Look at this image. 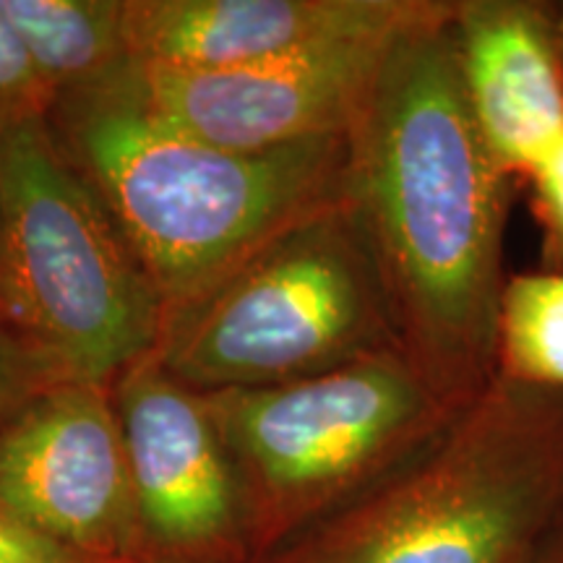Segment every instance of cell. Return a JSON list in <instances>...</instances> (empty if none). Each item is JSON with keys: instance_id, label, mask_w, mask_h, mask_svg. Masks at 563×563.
Instances as JSON below:
<instances>
[{"instance_id": "6da1fadb", "label": "cell", "mask_w": 563, "mask_h": 563, "mask_svg": "<svg viewBox=\"0 0 563 563\" xmlns=\"http://www.w3.org/2000/svg\"><path fill=\"white\" fill-rule=\"evenodd\" d=\"M454 0L386 45L347 133V196L399 350L454 410L496 378L504 230L514 178L477 129L452 40Z\"/></svg>"}, {"instance_id": "7a4b0ae2", "label": "cell", "mask_w": 563, "mask_h": 563, "mask_svg": "<svg viewBox=\"0 0 563 563\" xmlns=\"http://www.w3.org/2000/svg\"><path fill=\"white\" fill-rule=\"evenodd\" d=\"M47 129L144 266L165 316L347 191V136L220 150L152 108L136 60L60 95Z\"/></svg>"}, {"instance_id": "3957f363", "label": "cell", "mask_w": 563, "mask_h": 563, "mask_svg": "<svg viewBox=\"0 0 563 563\" xmlns=\"http://www.w3.org/2000/svg\"><path fill=\"white\" fill-rule=\"evenodd\" d=\"M563 532V391L493 378L410 460L258 563H540Z\"/></svg>"}, {"instance_id": "277c9868", "label": "cell", "mask_w": 563, "mask_h": 563, "mask_svg": "<svg viewBox=\"0 0 563 563\" xmlns=\"http://www.w3.org/2000/svg\"><path fill=\"white\" fill-rule=\"evenodd\" d=\"M399 350L376 253L347 196L167 313L157 361L191 389L300 382Z\"/></svg>"}, {"instance_id": "5b68a950", "label": "cell", "mask_w": 563, "mask_h": 563, "mask_svg": "<svg viewBox=\"0 0 563 563\" xmlns=\"http://www.w3.org/2000/svg\"><path fill=\"white\" fill-rule=\"evenodd\" d=\"M162 323L159 292L47 121L0 133V327L66 382L110 386Z\"/></svg>"}, {"instance_id": "8992f818", "label": "cell", "mask_w": 563, "mask_h": 563, "mask_svg": "<svg viewBox=\"0 0 563 563\" xmlns=\"http://www.w3.org/2000/svg\"><path fill=\"white\" fill-rule=\"evenodd\" d=\"M241 490L251 561L420 452L462 410L402 350L300 382L203 394Z\"/></svg>"}, {"instance_id": "52a82bcc", "label": "cell", "mask_w": 563, "mask_h": 563, "mask_svg": "<svg viewBox=\"0 0 563 563\" xmlns=\"http://www.w3.org/2000/svg\"><path fill=\"white\" fill-rule=\"evenodd\" d=\"M0 509L84 559H144L110 386L58 382L0 426Z\"/></svg>"}, {"instance_id": "ba28073f", "label": "cell", "mask_w": 563, "mask_h": 563, "mask_svg": "<svg viewBox=\"0 0 563 563\" xmlns=\"http://www.w3.org/2000/svg\"><path fill=\"white\" fill-rule=\"evenodd\" d=\"M144 559L253 563L241 490L203 394L146 352L110 384Z\"/></svg>"}, {"instance_id": "9c48e42d", "label": "cell", "mask_w": 563, "mask_h": 563, "mask_svg": "<svg viewBox=\"0 0 563 563\" xmlns=\"http://www.w3.org/2000/svg\"><path fill=\"white\" fill-rule=\"evenodd\" d=\"M397 34L235 68L136 63L152 108L175 129L220 150L269 152L347 136Z\"/></svg>"}, {"instance_id": "30bf717a", "label": "cell", "mask_w": 563, "mask_h": 563, "mask_svg": "<svg viewBox=\"0 0 563 563\" xmlns=\"http://www.w3.org/2000/svg\"><path fill=\"white\" fill-rule=\"evenodd\" d=\"M441 0H123L133 60L235 68L316 47L378 40L431 16Z\"/></svg>"}, {"instance_id": "8fae6325", "label": "cell", "mask_w": 563, "mask_h": 563, "mask_svg": "<svg viewBox=\"0 0 563 563\" xmlns=\"http://www.w3.org/2000/svg\"><path fill=\"white\" fill-rule=\"evenodd\" d=\"M452 40L485 144L527 178L563 136V0H454Z\"/></svg>"}, {"instance_id": "7c38bea8", "label": "cell", "mask_w": 563, "mask_h": 563, "mask_svg": "<svg viewBox=\"0 0 563 563\" xmlns=\"http://www.w3.org/2000/svg\"><path fill=\"white\" fill-rule=\"evenodd\" d=\"M0 9L55 100L133 60L123 0H0Z\"/></svg>"}, {"instance_id": "4fadbf2b", "label": "cell", "mask_w": 563, "mask_h": 563, "mask_svg": "<svg viewBox=\"0 0 563 563\" xmlns=\"http://www.w3.org/2000/svg\"><path fill=\"white\" fill-rule=\"evenodd\" d=\"M496 376L563 391V274L506 279L496 332Z\"/></svg>"}, {"instance_id": "5bb4252c", "label": "cell", "mask_w": 563, "mask_h": 563, "mask_svg": "<svg viewBox=\"0 0 563 563\" xmlns=\"http://www.w3.org/2000/svg\"><path fill=\"white\" fill-rule=\"evenodd\" d=\"M55 97L40 81L13 26L0 9V133L47 121Z\"/></svg>"}, {"instance_id": "9a60e30c", "label": "cell", "mask_w": 563, "mask_h": 563, "mask_svg": "<svg viewBox=\"0 0 563 563\" xmlns=\"http://www.w3.org/2000/svg\"><path fill=\"white\" fill-rule=\"evenodd\" d=\"M58 382H66V378L45 357L24 347L16 336L0 327V426L32 397Z\"/></svg>"}, {"instance_id": "2e32d148", "label": "cell", "mask_w": 563, "mask_h": 563, "mask_svg": "<svg viewBox=\"0 0 563 563\" xmlns=\"http://www.w3.org/2000/svg\"><path fill=\"white\" fill-rule=\"evenodd\" d=\"M527 180L532 183V203L543 228L548 272L563 274V136L548 150Z\"/></svg>"}, {"instance_id": "e0dca14e", "label": "cell", "mask_w": 563, "mask_h": 563, "mask_svg": "<svg viewBox=\"0 0 563 563\" xmlns=\"http://www.w3.org/2000/svg\"><path fill=\"white\" fill-rule=\"evenodd\" d=\"M0 563H97L0 509Z\"/></svg>"}, {"instance_id": "ac0fdd59", "label": "cell", "mask_w": 563, "mask_h": 563, "mask_svg": "<svg viewBox=\"0 0 563 563\" xmlns=\"http://www.w3.org/2000/svg\"><path fill=\"white\" fill-rule=\"evenodd\" d=\"M540 563H563V532L555 538V543L551 545V551L545 553V559Z\"/></svg>"}, {"instance_id": "d6986e66", "label": "cell", "mask_w": 563, "mask_h": 563, "mask_svg": "<svg viewBox=\"0 0 563 563\" xmlns=\"http://www.w3.org/2000/svg\"><path fill=\"white\" fill-rule=\"evenodd\" d=\"M125 563H165V561H152V559H139V561H125Z\"/></svg>"}]
</instances>
